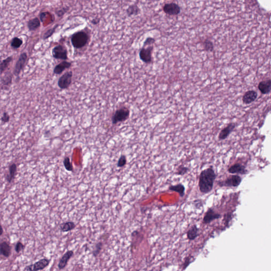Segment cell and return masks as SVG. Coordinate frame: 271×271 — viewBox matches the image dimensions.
Instances as JSON below:
<instances>
[{
    "instance_id": "obj_1",
    "label": "cell",
    "mask_w": 271,
    "mask_h": 271,
    "mask_svg": "<svg viewBox=\"0 0 271 271\" xmlns=\"http://www.w3.org/2000/svg\"><path fill=\"white\" fill-rule=\"evenodd\" d=\"M216 174L212 167L202 170L200 175L199 187L200 192L204 194L209 193L214 187Z\"/></svg>"
},
{
    "instance_id": "obj_2",
    "label": "cell",
    "mask_w": 271,
    "mask_h": 271,
    "mask_svg": "<svg viewBox=\"0 0 271 271\" xmlns=\"http://www.w3.org/2000/svg\"><path fill=\"white\" fill-rule=\"evenodd\" d=\"M88 40L87 35L84 32L80 31L73 35L71 38L72 45L75 48H81L84 47Z\"/></svg>"
},
{
    "instance_id": "obj_3",
    "label": "cell",
    "mask_w": 271,
    "mask_h": 271,
    "mask_svg": "<svg viewBox=\"0 0 271 271\" xmlns=\"http://www.w3.org/2000/svg\"><path fill=\"white\" fill-rule=\"evenodd\" d=\"M130 116L129 109L127 107H122L116 110L112 117V123L113 125L126 121Z\"/></svg>"
},
{
    "instance_id": "obj_4",
    "label": "cell",
    "mask_w": 271,
    "mask_h": 271,
    "mask_svg": "<svg viewBox=\"0 0 271 271\" xmlns=\"http://www.w3.org/2000/svg\"><path fill=\"white\" fill-rule=\"evenodd\" d=\"M73 73L72 71H68L60 77L58 81V86L60 89L64 90L69 87L72 82Z\"/></svg>"
},
{
    "instance_id": "obj_5",
    "label": "cell",
    "mask_w": 271,
    "mask_h": 271,
    "mask_svg": "<svg viewBox=\"0 0 271 271\" xmlns=\"http://www.w3.org/2000/svg\"><path fill=\"white\" fill-rule=\"evenodd\" d=\"M52 55L53 58L57 60H66L68 59L67 50L63 46L58 45L52 50Z\"/></svg>"
},
{
    "instance_id": "obj_6",
    "label": "cell",
    "mask_w": 271,
    "mask_h": 271,
    "mask_svg": "<svg viewBox=\"0 0 271 271\" xmlns=\"http://www.w3.org/2000/svg\"><path fill=\"white\" fill-rule=\"evenodd\" d=\"M153 47L149 46L147 48L143 47L139 52L140 59L142 62L149 64L152 61V51Z\"/></svg>"
},
{
    "instance_id": "obj_7",
    "label": "cell",
    "mask_w": 271,
    "mask_h": 271,
    "mask_svg": "<svg viewBox=\"0 0 271 271\" xmlns=\"http://www.w3.org/2000/svg\"><path fill=\"white\" fill-rule=\"evenodd\" d=\"M50 264V260L48 259H43L38 261L34 264L27 266L24 269V271H39L43 270L47 267Z\"/></svg>"
},
{
    "instance_id": "obj_8",
    "label": "cell",
    "mask_w": 271,
    "mask_h": 271,
    "mask_svg": "<svg viewBox=\"0 0 271 271\" xmlns=\"http://www.w3.org/2000/svg\"><path fill=\"white\" fill-rule=\"evenodd\" d=\"M242 181V179L240 176L238 175H233L225 180L221 185L226 187H237L240 185Z\"/></svg>"
},
{
    "instance_id": "obj_9",
    "label": "cell",
    "mask_w": 271,
    "mask_h": 271,
    "mask_svg": "<svg viewBox=\"0 0 271 271\" xmlns=\"http://www.w3.org/2000/svg\"><path fill=\"white\" fill-rule=\"evenodd\" d=\"M221 217V215L220 214L217 213L212 208H210L205 213L203 219V222L204 224H210L214 220L218 219Z\"/></svg>"
},
{
    "instance_id": "obj_10",
    "label": "cell",
    "mask_w": 271,
    "mask_h": 271,
    "mask_svg": "<svg viewBox=\"0 0 271 271\" xmlns=\"http://www.w3.org/2000/svg\"><path fill=\"white\" fill-rule=\"evenodd\" d=\"M27 53H22L20 57L19 60L17 61V63L15 64V69H14V72L13 73L15 76H19V75L20 73L21 70H22L23 67H25L26 63L27 62Z\"/></svg>"
},
{
    "instance_id": "obj_11",
    "label": "cell",
    "mask_w": 271,
    "mask_h": 271,
    "mask_svg": "<svg viewBox=\"0 0 271 271\" xmlns=\"http://www.w3.org/2000/svg\"><path fill=\"white\" fill-rule=\"evenodd\" d=\"M13 74L10 72H7L1 78V88L8 90L12 82Z\"/></svg>"
},
{
    "instance_id": "obj_12",
    "label": "cell",
    "mask_w": 271,
    "mask_h": 271,
    "mask_svg": "<svg viewBox=\"0 0 271 271\" xmlns=\"http://www.w3.org/2000/svg\"><path fill=\"white\" fill-rule=\"evenodd\" d=\"M236 128V124L235 123H230L228 124L226 127L224 128L220 132L218 136V139L220 140L226 139L228 136L230 135L232 131Z\"/></svg>"
},
{
    "instance_id": "obj_13",
    "label": "cell",
    "mask_w": 271,
    "mask_h": 271,
    "mask_svg": "<svg viewBox=\"0 0 271 271\" xmlns=\"http://www.w3.org/2000/svg\"><path fill=\"white\" fill-rule=\"evenodd\" d=\"M228 172L231 174H246L247 170L246 167L240 163H236L232 165L228 170Z\"/></svg>"
},
{
    "instance_id": "obj_14",
    "label": "cell",
    "mask_w": 271,
    "mask_h": 271,
    "mask_svg": "<svg viewBox=\"0 0 271 271\" xmlns=\"http://www.w3.org/2000/svg\"><path fill=\"white\" fill-rule=\"evenodd\" d=\"M257 98V93L254 90L247 91L242 97V102L246 105H249L254 102Z\"/></svg>"
},
{
    "instance_id": "obj_15",
    "label": "cell",
    "mask_w": 271,
    "mask_h": 271,
    "mask_svg": "<svg viewBox=\"0 0 271 271\" xmlns=\"http://www.w3.org/2000/svg\"><path fill=\"white\" fill-rule=\"evenodd\" d=\"M165 12L169 15H177L180 12V8L175 3H170L165 5L163 8Z\"/></svg>"
},
{
    "instance_id": "obj_16",
    "label": "cell",
    "mask_w": 271,
    "mask_h": 271,
    "mask_svg": "<svg viewBox=\"0 0 271 271\" xmlns=\"http://www.w3.org/2000/svg\"><path fill=\"white\" fill-rule=\"evenodd\" d=\"M271 80L270 79L262 81L258 85V88L263 94H267L271 92Z\"/></svg>"
},
{
    "instance_id": "obj_17",
    "label": "cell",
    "mask_w": 271,
    "mask_h": 271,
    "mask_svg": "<svg viewBox=\"0 0 271 271\" xmlns=\"http://www.w3.org/2000/svg\"><path fill=\"white\" fill-rule=\"evenodd\" d=\"M74 255V252L73 251H68L64 254L61 259H60L58 264V267L60 269H64L67 264L68 262Z\"/></svg>"
},
{
    "instance_id": "obj_18",
    "label": "cell",
    "mask_w": 271,
    "mask_h": 271,
    "mask_svg": "<svg viewBox=\"0 0 271 271\" xmlns=\"http://www.w3.org/2000/svg\"><path fill=\"white\" fill-rule=\"evenodd\" d=\"M72 66L70 62H67L64 60L62 63L57 65L53 69V73L55 74H62L65 70L70 68Z\"/></svg>"
},
{
    "instance_id": "obj_19",
    "label": "cell",
    "mask_w": 271,
    "mask_h": 271,
    "mask_svg": "<svg viewBox=\"0 0 271 271\" xmlns=\"http://www.w3.org/2000/svg\"><path fill=\"white\" fill-rule=\"evenodd\" d=\"M11 252V248L10 245L6 242L0 243V254L5 257L10 256Z\"/></svg>"
},
{
    "instance_id": "obj_20",
    "label": "cell",
    "mask_w": 271,
    "mask_h": 271,
    "mask_svg": "<svg viewBox=\"0 0 271 271\" xmlns=\"http://www.w3.org/2000/svg\"><path fill=\"white\" fill-rule=\"evenodd\" d=\"M199 229L196 225H194L187 232V238L190 241L194 240L198 236Z\"/></svg>"
},
{
    "instance_id": "obj_21",
    "label": "cell",
    "mask_w": 271,
    "mask_h": 271,
    "mask_svg": "<svg viewBox=\"0 0 271 271\" xmlns=\"http://www.w3.org/2000/svg\"><path fill=\"white\" fill-rule=\"evenodd\" d=\"M170 191H174L177 192L181 197H183L185 195V187L182 184H177V185H171L169 187Z\"/></svg>"
},
{
    "instance_id": "obj_22",
    "label": "cell",
    "mask_w": 271,
    "mask_h": 271,
    "mask_svg": "<svg viewBox=\"0 0 271 271\" xmlns=\"http://www.w3.org/2000/svg\"><path fill=\"white\" fill-rule=\"evenodd\" d=\"M76 225L74 222L68 221L61 224L60 225V229L63 232H68L74 229Z\"/></svg>"
},
{
    "instance_id": "obj_23",
    "label": "cell",
    "mask_w": 271,
    "mask_h": 271,
    "mask_svg": "<svg viewBox=\"0 0 271 271\" xmlns=\"http://www.w3.org/2000/svg\"><path fill=\"white\" fill-rule=\"evenodd\" d=\"M16 172H17V165L15 163H13L9 167V174L6 177V179L9 183H10L12 181V180L14 179Z\"/></svg>"
},
{
    "instance_id": "obj_24",
    "label": "cell",
    "mask_w": 271,
    "mask_h": 271,
    "mask_svg": "<svg viewBox=\"0 0 271 271\" xmlns=\"http://www.w3.org/2000/svg\"><path fill=\"white\" fill-rule=\"evenodd\" d=\"M12 60V57H9L0 62V74H2L6 70Z\"/></svg>"
},
{
    "instance_id": "obj_25",
    "label": "cell",
    "mask_w": 271,
    "mask_h": 271,
    "mask_svg": "<svg viewBox=\"0 0 271 271\" xmlns=\"http://www.w3.org/2000/svg\"><path fill=\"white\" fill-rule=\"evenodd\" d=\"M28 28L30 30H34L37 29L40 26V21L38 18H34L29 21L28 24Z\"/></svg>"
},
{
    "instance_id": "obj_26",
    "label": "cell",
    "mask_w": 271,
    "mask_h": 271,
    "mask_svg": "<svg viewBox=\"0 0 271 271\" xmlns=\"http://www.w3.org/2000/svg\"><path fill=\"white\" fill-rule=\"evenodd\" d=\"M127 14L129 16H132L133 15H137L139 12V9L137 5H132L130 6L127 9Z\"/></svg>"
},
{
    "instance_id": "obj_27",
    "label": "cell",
    "mask_w": 271,
    "mask_h": 271,
    "mask_svg": "<svg viewBox=\"0 0 271 271\" xmlns=\"http://www.w3.org/2000/svg\"><path fill=\"white\" fill-rule=\"evenodd\" d=\"M64 167L67 171L72 172L73 170V167L72 165V163L70 162V159L68 157H66L64 158Z\"/></svg>"
},
{
    "instance_id": "obj_28",
    "label": "cell",
    "mask_w": 271,
    "mask_h": 271,
    "mask_svg": "<svg viewBox=\"0 0 271 271\" xmlns=\"http://www.w3.org/2000/svg\"><path fill=\"white\" fill-rule=\"evenodd\" d=\"M189 169L187 167L184 166L183 165H181L178 167L176 172V174L177 175H184L189 172Z\"/></svg>"
},
{
    "instance_id": "obj_29",
    "label": "cell",
    "mask_w": 271,
    "mask_h": 271,
    "mask_svg": "<svg viewBox=\"0 0 271 271\" xmlns=\"http://www.w3.org/2000/svg\"><path fill=\"white\" fill-rule=\"evenodd\" d=\"M22 44V40L18 38H15L11 43V46L14 48H18Z\"/></svg>"
},
{
    "instance_id": "obj_30",
    "label": "cell",
    "mask_w": 271,
    "mask_h": 271,
    "mask_svg": "<svg viewBox=\"0 0 271 271\" xmlns=\"http://www.w3.org/2000/svg\"><path fill=\"white\" fill-rule=\"evenodd\" d=\"M232 214H233L232 212H227L226 214H225L224 220L225 221V225L226 226V227H228L229 222L232 219Z\"/></svg>"
},
{
    "instance_id": "obj_31",
    "label": "cell",
    "mask_w": 271,
    "mask_h": 271,
    "mask_svg": "<svg viewBox=\"0 0 271 271\" xmlns=\"http://www.w3.org/2000/svg\"><path fill=\"white\" fill-rule=\"evenodd\" d=\"M127 164V158L125 155H121L119 158L117 163V166L119 167H122L125 166Z\"/></svg>"
},
{
    "instance_id": "obj_32",
    "label": "cell",
    "mask_w": 271,
    "mask_h": 271,
    "mask_svg": "<svg viewBox=\"0 0 271 271\" xmlns=\"http://www.w3.org/2000/svg\"><path fill=\"white\" fill-rule=\"evenodd\" d=\"M102 243L101 242H98L96 244L95 247V249H94V251H93V255L94 256L97 257L99 254L101 249L102 248Z\"/></svg>"
},
{
    "instance_id": "obj_33",
    "label": "cell",
    "mask_w": 271,
    "mask_h": 271,
    "mask_svg": "<svg viewBox=\"0 0 271 271\" xmlns=\"http://www.w3.org/2000/svg\"><path fill=\"white\" fill-rule=\"evenodd\" d=\"M204 48L207 51H211L214 50V46L211 41L208 40L204 43Z\"/></svg>"
},
{
    "instance_id": "obj_34",
    "label": "cell",
    "mask_w": 271,
    "mask_h": 271,
    "mask_svg": "<svg viewBox=\"0 0 271 271\" xmlns=\"http://www.w3.org/2000/svg\"><path fill=\"white\" fill-rule=\"evenodd\" d=\"M57 27V25L55 28H53V29H50L48 31H47V32L45 33L44 36H43V39H47L48 38L50 37L51 35H53V33L55 31L56 28V27Z\"/></svg>"
},
{
    "instance_id": "obj_35",
    "label": "cell",
    "mask_w": 271,
    "mask_h": 271,
    "mask_svg": "<svg viewBox=\"0 0 271 271\" xmlns=\"http://www.w3.org/2000/svg\"><path fill=\"white\" fill-rule=\"evenodd\" d=\"M191 257H187V258H185V261H184V264H183V270H184V269H186L187 266H189L190 264L191 263Z\"/></svg>"
},
{
    "instance_id": "obj_36",
    "label": "cell",
    "mask_w": 271,
    "mask_h": 271,
    "mask_svg": "<svg viewBox=\"0 0 271 271\" xmlns=\"http://www.w3.org/2000/svg\"><path fill=\"white\" fill-rule=\"evenodd\" d=\"M24 248H25V246L21 242H18L15 245V250L17 253H19L20 252L23 250Z\"/></svg>"
},
{
    "instance_id": "obj_37",
    "label": "cell",
    "mask_w": 271,
    "mask_h": 271,
    "mask_svg": "<svg viewBox=\"0 0 271 271\" xmlns=\"http://www.w3.org/2000/svg\"><path fill=\"white\" fill-rule=\"evenodd\" d=\"M10 120V116L8 115V113L7 112H4L3 114L2 118H1V121L3 123H6Z\"/></svg>"
},
{
    "instance_id": "obj_38",
    "label": "cell",
    "mask_w": 271,
    "mask_h": 271,
    "mask_svg": "<svg viewBox=\"0 0 271 271\" xmlns=\"http://www.w3.org/2000/svg\"><path fill=\"white\" fill-rule=\"evenodd\" d=\"M154 41H155V40L152 38H148L147 39H146V41H145V43H144V47L146 46H149L152 45V44L154 43Z\"/></svg>"
},
{
    "instance_id": "obj_39",
    "label": "cell",
    "mask_w": 271,
    "mask_h": 271,
    "mask_svg": "<svg viewBox=\"0 0 271 271\" xmlns=\"http://www.w3.org/2000/svg\"><path fill=\"white\" fill-rule=\"evenodd\" d=\"M68 9H63L62 10H60L57 13V14L58 15L59 17H61L63 15H64L65 13H66V11Z\"/></svg>"
},
{
    "instance_id": "obj_40",
    "label": "cell",
    "mask_w": 271,
    "mask_h": 271,
    "mask_svg": "<svg viewBox=\"0 0 271 271\" xmlns=\"http://www.w3.org/2000/svg\"><path fill=\"white\" fill-rule=\"evenodd\" d=\"M194 205H195L197 204V208H199L201 207L202 206V202L201 201V200H195L194 201Z\"/></svg>"
},
{
    "instance_id": "obj_41",
    "label": "cell",
    "mask_w": 271,
    "mask_h": 271,
    "mask_svg": "<svg viewBox=\"0 0 271 271\" xmlns=\"http://www.w3.org/2000/svg\"><path fill=\"white\" fill-rule=\"evenodd\" d=\"M99 21H100V20H99V19H95L94 20H92L91 22L93 24H94V25H96V24H98L99 22Z\"/></svg>"
},
{
    "instance_id": "obj_42",
    "label": "cell",
    "mask_w": 271,
    "mask_h": 271,
    "mask_svg": "<svg viewBox=\"0 0 271 271\" xmlns=\"http://www.w3.org/2000/svg\"><path fill=\"white\" fill-rule=\"evenodd\" d=\"M3 229L1 225L0 224V236H1L3 234Z\"/></svg>"
},
{
    "instance_id": "obj_43",
    "label": "cell",
    "mask_w": 271,
    "mask_h": 271,
    "mask_svg": "<svg viewBox=\"0 0 271 271\" xmlns=\"http://www.w3.org/2000/svg\"><path fill=\"white\" fill-rule=\"evenodd\" d=\"M87 1H90V0H87Z\"/></svg>"
}]
</instances>
